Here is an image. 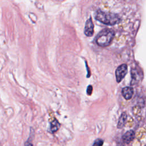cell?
Here are the masks:
<instances>
[{
  "label": "cell",
  "instance_id": "9c48e42d",
  "mask_svg": "<svg viewBox=\"0 0 146 146\" xmlns=\"http://www.w3.org/2000/svg\"><path fill=\"white\" fill-rule=\"evenodd\" d=\"M139 79V74L136 70H132L131 71V84L132 85H133L136 82H137Z\"/></svg>",
  "mask_w": 146,
  "mask_h": 146
},
{
  "label": "cell",
  "instance_id": "277c9868",
  "mask_svg": "<svg viewBox=\"0 0 146 146\" xmlns=\"http://www.w3.org/2000/svg\"><path fill=\"white\" fill-rule=\"evenodd\" d=\"M94 23L92 19L89 18L86 22L84 27V34L87 36H91L94 34Z\"/></svg>",
  "mask_w": 146,
  "mask_h": 146
},
{
  "label": "cell",
  "instance_id": "7a4b0ae2",
  "mask_svg": "<svg viewBox=\"0 0 146 146\" xmlns=\"http://www.w3.org/2000/svg\"><path fill=\"white\" fill-rule=\"evenodd\" d=\"M114 31L111 29H105L102 30L96 38V43L101 47H107L110 44L114 38Z\"/></svg>",
  "mask_w": 146,
  "mask_h": 146
},
{
  "label": "cell",
  "instance_id": "6da1fadb",
  "mask_svg": "<svg viewBox=\"0 0 146 146\" xmlns=\"http://www.w3.org/2000/svg\"><path fill=\"white\" fill-rule=\"evenodd\" d=\"M95 17L98 21L107 25L112 26L119 23L120 21V18L117 14L108 13L101 10L97 11Z\"/></svg>",
  "mask_w": 146,
  "mask_h": 146
},
{
  "label": "cell",
  "instance_id": "7c38bea8",
  "mask_svg": "<svg viewBox=\"0 0 146 146\" xmlns=\"http://www.w3.org/2000/svg\"><path fill=\"white\" fill-rule=\"evenodd\" d=\"M24 146H33V144H32L31 142H30L29 141H27L25 142Z\"/></svg>",
  "mask_w": 146,
  "mask_h": 146
},
{
  "label": "cell",
  "instance_id": "30bf717a",
  "mask_svg": "<svg viewBox=\"0 0 146 146\" xmlns=\"http://www.w3.org/2000/svg\"><path fill=\"white\" fill-rule=\"evenodd\" d=\"M103 143L104 141L102 139H98L94 141L92 146H102L103 144Z\"/></svg>",
  "mask_w": 146,
  "mask_h": 146
},
{
  "label": "cell",
  "instance_id": "8992f818",
  "mask_svg": "<svg viewBox=\"0 0 146 146\" xmlns=\"http://www.w3.org/2000/svg\"><path fill=\"white\" fill-rule=\"evenodd\" d=\"M121 94L125 99L129 100L133 96V89L131 87H125L122 89Z\"/></svg>",
  "mask_w": 146,
  "mask_h": 146
},
{
  "label": "cell",
  "instance_id": "ba28073f",
  "mask_svg": "<svg viewBox=\"0 0 146 146\" xmlns=\"http://www.w3.org/2000/svg\"><path fill=\"white\" fill-rule=\"evenodd\" d=\"M60 128V123L56 119H54L50 123V130L52 133L56 132Z\"/></svg>",
  "mask_w": 146,
  "mask_h": 146
},
{
  "label": "cell",
  "instance_id": "52a82bcc",
  "mask_svg": "<svg viewBox=\"0 0 146 146\" xmlns=\"http://www.w3.org/2000/svg\"><path fill=\"white\" fill-rule=\"evenodd\" d=\"M127 119V115L126 112H124L121 114L120 116L119 117L117 124V128H122L123 127H124V126L126 123Z\"/></svg>",
  "mask_w": 146,
  "mask_h": 146
},
{
  "label": "cell",
  "instance_id": "5b68a950",
  "mask_svg": "<svg viewBox=\"0 0 146 146\" xmlns=\"http://www.w3.org/2000/svg\"><path fill=\"white\" fill-rule=\"evenodd\" d=\"M135 132L133 130H129L127 131L122 136V139L125 144L130 143L135 138Z\"/></svg>",
  "mask_w": 146,
  "mask_h": 146
},
{
  "label": "cell",
  "instance_id": "3957f363",
  "mask_svg": "<svg viewBox=\"0 0 146 146\" xmlns=\"http://www.w3.org/2000/svg\"><path fill=\"white\" fill-rule=\"evenodd\" d=\"M127 65L126 64H122L116 68L115 71L116 79L117 83L120 82L122 79L125 77L127 73Z\"/></svg>",
  "mask_w": 146,
  "mask_h": 146
},
{
  "label": "cell",
  "instance_id": "8fae6325",
  "mask_svg": "<svg viewBox=\"0 0 146 146\" xmlns=\"http://www.w3.org/2000/svg\"><path fill=\"white\" fill-rule=\"evenodd\" d=\"M92 86L90 85L88 86L87 89V93L88 95H90L92 94Z\"/></svg>",
  "mask_w": 146,
  "mask_h": 146
}]
</instances>
